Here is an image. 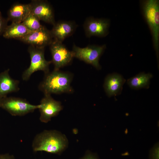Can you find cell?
<instances>
[{
  "label": "cell",
  "instance_id": "1",
  "mask_svg": "<svg viewBox=\"0 0 159 159\" xmlns=\"http://www.w3.org/2000/svg\"><path fill=\"white\" fill-rule=\"evenodd\" d=\"M67 139L64 134L56 130H45L34 137L32 148L35 152L44 151L61 154L67 147Z\"/></svg>",
  "mask_w": 159,
  "mask_h": 159
},
{
  "label": "cell",
  "instance_id": "2",
  "mask_svg": "<svg viewBox=\"0 0 159 159\" xmlns=\"http://www.w3.org/2000/svg\"><path fill=\"white\" fill-rule=\"evenodd\" d=\"M72 77L69 74L59 70H55L45 74L39 89L44 95L52 94L71 93L73 89L71 85Z\"/></svg>",
  "mask_w": 159,
  "mask_h": 159
},
{
  "label": "cell",
  "instance_id": "3",
  "mask_svg": "<svg viewBox=\"0 0 159 159\" xmlns=\"http://www.w3.org/2000/svg\"><path fill=\"white\" fill-rule=\"evenodd\" d=\"M142 7L144 16L151 31L154 47L158 59L159 44V0L143 1H142Z\"/></svg>",
  "mask_w": 159,
  "mask_h": 159
},
{
  "label": "cell",
  "instance_id": "4",
  "mask_svg": "<svg viewBox=\"0 0 159 159\" xmlns=\"http://www.w3.org/2000/svg\"><path fill=\"white\" fill-rule=\"evenodd\" d=\"M30 59L29 67L23 72L22 75L23 80H28L31 75L38 71H42L46 74L49 72V66L51 61H48L44 57V48L30 45L28 49Z\"/></svg>",
  "mask_w": 159,
  "mask_h": 159
},
{
  "label": "cell",
  "instance_id": "5",
  "mask_svg": "<svg viewBox=\"0 0 159 159\" xmlns=\"http://www.w3.org/2000/svg\"><path fill=\"white\" fill-rule=\"evenodd\" d=\"M106 48L105 44L99 46L90 45L81 48L74 44L72 51L74 57H76L90 64L98 69L101 67L99 60Z\"/></svg>",
  "mask_w": 159,
  "mask_h": 159
},
{
  "label": "cell",
  "instance_id": "6",
  "mask_svg": "<svg viewBox=\"0 0 159 159\" xmlns=\"http://www.w3.org/2000/svg\"><path fill=\"white\" fill-rule=\"evenodd\" d=\"M39 105L31 104L25 99L6 96L2 98L0 107L14 116H22L39 108Z\"/></svg>",
  "mask_w": 159,
  "mask_h": 159
},
{
  "label": "cell",
  "instance_id": "7",
  "mask_svg": "<svg viewBox=\"0 0 159 159\" xmlns=\"http://www.w3.org/2000/svg\"><path fill=\"white\" fill-rule=\"evenodd\" d=\"M49 46L54 70H59L72 60L74 57L72 51L69 50L62 42L54 39Z\"/></svg>",
  "mask_w": 159,
  "mask_h": 159
},
{
  "label": "cell",
  "instance_id": "8",
  "mask_svg": "<svg viewBox=\"0 0 159 159\" xmlns=\"http://www.w3.org/2000/svg\"><path fill=\"white\" fill-rule=\"evenodd\" d=\"M39 105L40 120L45 123L50 121L52 117L57 115L63 108L61 102L54 100L50 95H44Z\"/></svg>",
  "mask_w": 159,
  "mask_h": 159
},
{
  "label": "cell",
  "instance_id": "9",
  "mask_svg": "<svg viewBox=\"0 0 159 159\" xmlns=\"http://www.w3.org/2000/svg\"><path fill=\"white\" fill-rule=\"evenodd\" d=\"M110 21L107 19L89 17L85 20L83 27L87 37H104L109 33Z\"/></svg>",
  "mask_w": 159,
  "mask_h": 159
},
{
  "label": "cell",
  "instance_id": "10",
  "mask_svg": "<svg viewBox=\"0 0 159 159\" xmlns=\"http://www.w3.org/2000/svg\"><path fill=\"white\" fill-rule=\"evenodd\" d=\"M17 39L30 45L44 48L46 46H50L54 39L50 30L43 26L39 29L32 32Z\"/></svg>",
  "mask_w": 159,
  "mask_h": 159
},
{
  "label": "cell",
  "instance_id": "11",
  "mask_svg": "<svg viewBox=\"0 0 159 159\" xmlns=\"http://www.w3.org/2000/svg\"><path fill=\"white\" fill-rule=\"evenodd\" d=\"M31 13L39 20L54 25L56 23L53 9L47 1L32 0Z\"/></svg>",
  "mask_w": 159,
  "mask_h": 159
},
{
  "label": "cell",
  "instance_id": "12",
  "mask_svg": "<svg viewBox=\"0 0 159 159\" xmlns=\"http://www.w3.org/2000/svg\"><path fill=\"white\" fill-rule=\"evenodd\" d=\"M53 26L50 31L54 39L62 42L72 35L77 27V24L72 21H59Z\"/></svg>",
  "mask_w": 159,
  "mask_h": 159
},
{
  "label": "cell",
  "instance_id": "13",
  "mask_svg": "<svg viewBox=\"0 0 159 159\" xmlns=\"http://www.w3.org/2000/svg\"><path fill=\"white\" fill-rule=\"evenodd\" d=\"M125 79L120 74L112 73L108 74L105 77L103 85L105 91L109 97L120 94Z\"/></svg>",
  "mask_w": 159,
  "mask_h": 159
},
{
  "label": "cell",
  "instance_id": "14",
  "mask_svg": "<svg viewBox=\"0 0 159 159\" xmlns=\"http://www.w3.org/2000/svg\"><path fill=\"white\" fill-rule=\"evenodd\" d=\"M8 69L0 73V97L3 98L10 93L19 90V81L12 78Z\"/></svg>",
  "mask_w": 159,
  "mask_h": 159
},
{
  "label": "cell",
  "instance_id": "15",
  "mask_svg": "<svg viewBox=\"0 0 159 159\" xmlns=\"http://www.w3.org/2000/svg\"><path fill=\"white\" fill-rule=\"evenodd\" d=\"M31 11L30 3L14 4L8 11L7 19L8 21H11L12 22L22 23L31 13Z\"/></svg>",
  "mask_w": 159,
  "mask_h": 159
},
{
  "label": "cell",
  "instance_id": "16",
  "mask_svg": "<svg viewBox=\"0 0 159 159\" xmlns=\"http://www.w3.org/2000/svg\"><path fill=\"white\" fill-rule=\"evenodd\" d=\"M31 32L22 23L12 22L10 25L7 26L3 36L6 39H18Z\"/></svg>",
  "mask_w": 159,
  "mask_h": 159
},
{
  "label": "cell",
  "instance_id": "17",
  "mask_svg": "<svg viewBox=\"0 0 159 159\" xmlns=\"http://www.w3.org/2000/svg\"><path fill=\"white\" fill-rule=\"evenodd\" d=\"M153 76L150 73H140L128 79L127 83L132 89L138 90L142 88L148 89L150 80Z\"/></svg>",
  "mask_w": 159,
  "mask_h": 159
},
{
  "label": "cell",
  "instance_id": "18",
  "mask_svg": "<svg viewBox=\"0 0 159 159\" xmlns=\"http://www.w3.org/2000/svg\"><path fill=\"white\" fill-rule=\"evenodd\" d=\"M39 21L37 17L31 13L22 23L28 29L33 32L39 29L43 26Z\"/></svg>",
  "mask_w": 159,
  "mask_h": 159
},
{
  "label": "cell",
  "instance_id": "19",
  "mask_svg": "<svg viewBox=\"0 0 159 159\" xmlns=\"http://www.w3.org/2000/svg\"><path fill=\"white\" fill-rule=\"evenodd\" d=\"M8 21L7 19L4 18L0 11V36L3 34L6 28L8 26L7 23Z\"/></svg>",
  "mask_w": 159,
  "mask_h": 159
},
{
  "label": "cell",
  "instance_id": "20",
  "mask_svg": "<svg viewBox=\"0 0 159 159\" xmlns=\"http://www.w3.org/2000/svg\"><path fill=\"white\" fill-rule=\"evenodd\" d=\"M150 158L151 159H159L158 146H155L152 150L150 153Z\"/></svg>",
  "mask_w": 159,
  "mask_h": 159
},
{
  "label": "cell",
  "instance_id": "21",
  "mask_svg": "<svg viewBox=\"0 0 159 159\" xmlns=\"http://www.w3.org/2000/svg\"><path fill=\"white\" fill-rule=\"evenodd\" d=\"M80 159H98L96 156L93 154L89 152H87L85 155Z\"/></svg>",
  "mask_w": 159,
  "mask_h": 159
},
{
  "label": "cell",
  "instance_id": "22",
  "mask_svg": "<svg viewBox=\"0 0 159 159\" xmlns=\"http://www.w3.org/2000/svg\"><path fill=\"white\" fill-rule=\"evenodd\" d=\"M0 159H14V156L9 154H0Z\"/></svg>",
  "mask_w": 159,
  "mask_h": 159
},
{
  "label": "cell",
  "instance_id": "23",
  "mask_svg": "<svg viewBox=\"0 0 159 159\" xmlns=\"http://www.w3.org/2000/svg\"><path fill=\"white\" fill-rule=\"evenodd\" d=\"M2 98H3L2 97H0V107L1 104V101H2Z\"/></svg>",
  "mask_w": 159,
  "mask_h": 159
}]
</instances>
